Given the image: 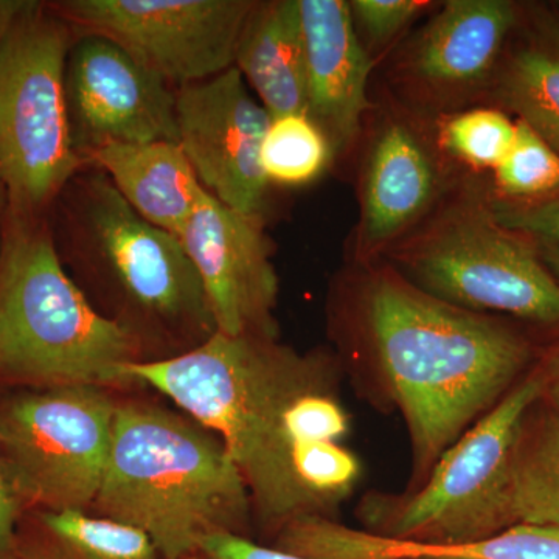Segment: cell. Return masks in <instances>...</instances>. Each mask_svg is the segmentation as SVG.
<instances>
[{
    "mask_svg": "<svg viewBox=\"0 0 559 559\" xmlns=\"http://www.w3.org/2000/svg\"><path fill=\"white\" fill-rule=\"evenodd\" d=\"M127 377L219 437L272 536L299 518H330L358 485L336 366L323 353L215 331L182 355L131 362Z\"/></svg>",
    "mask_w": 559,
    "mask_h": 559,
    "instance_id": "cell-1",
    "label": "cell"
},
{
    "mask_svg": "<svg viewBox=\"0 0 559 559\" xmlns=\"http://www.w3.org/2000/svg\"><path fill=\"white\" fill-rule=\"evenodd\" d=\"M337 316L406 421L414 489L535 358L506 320L437 299L381 260L349 270Z\"/></svg>",
    "mask_w": 559,
    "mask_h": 559,
    "instance_id": "cell-2",
    "label": "cell"
},
{
    "mask_svg": "<svg viewBox=\"0 0 559 559\" xmlns=\"http://www.w3.org/2000/svg\"><path fill=\"white\" fill-rule=\"evenodd\" d=\"M97 516L145 533L162 559L194 557L215 533L248 536L252 500L218 436L168 409L119 404Z\"/></svg>",
    "mask_w": 559,
    "mask_h": 559,
    "instance_id": "cell-3",
    "label": "cell"
},
{
    "mask_svg": "<svg viewBox=\"0 0 559 559\" xmlns=\"http://www.w3.org/2000/svg\"><path fill=\"white\" fill-rule=\"evenodd\" d=\"M135 330L95 310L61 263L46 219L3 216L0 388L130 384Z\"/></svg>",
    "mask_w": 559,
    "mask_h": 559,
    "instance_id": "cell-4",
    "label": "cell"
},
{
    "mask_svg": "<svg viewBox=\"0 0 559 559\" xmlns=\"http://www.w3.org/2000/svg\"><path fill=\"white\" fill-rule=\"evenodd\" d=\"M533 241L496 219L476 182H463L381 261L463 310L559 326V282Z\"/></svg>",
    "mask_w": 559,
    "mask_h": 559,
    "instance_id": "cell-5",
    "label": "cell"
},
{
    "mask_svg": "<svg viewBox=\"0 0 559 559\" xmlns=\"http://www.w3.org/2000/svg\"><path fill=\"white\" fill-rule=\"evenodd\" d=\"M543 393V374L535 366L443 452L419 487L400 496H367L359 507L367 532L415 543L465 544L513 527L511 455L522 423Z\"/></svg>",
    "mask_w": 559,
    "mask_h": 559,
    "instance_id": "cell-6",
    "label": "cell"
},
{
    "mask_svg": "<svg viewBox=\"0 0 559 559\" xmlns=\"http://www.w3.org/2000/svg\"><path fill=\"white\" fill-rule=\"evenodd\" d=\"M75 32L51 7L0 43V176L5 215L43 218L86 162L73 148L66 62Z\"/></svg>",
    "mask_w": 559,
    "mask_h": 559,
    "instance_id": "cell-7",
    "label": "cell"
},
{
    "mask_svg": "<svg viewBox=\"0 0 559 559\" xmlns=\"http://www.w3.org/2000/svg\"><path fill=\"white\" fill-rule=\"evenodd\" d=\"M119 404L97 385L0 395V447L27 511H87L108 463Z\"/></svg>",
    "mask_w": 559,
    "mask_h": 559,
    "instance_id": "cell-8",
    "label": "cell"
},
{
    "mask_svg": "<svg viewBox=\"0 0 559 559\" xmlns=\"http://www.w3.org/2000/svg\"><path fill=\"white\" fill-rule=\"evenodd\" d=\"M69 191V245L108 272L138 310L165 325L215 333L200 275L179 237L143 219L100 170Z\"/></svg>",
    "mask_w": 559,
    "mask_h": 559,
    "instance_id": "cell-9",
    "label": "cell"
},
{
    "mask_svg": "<svg viewBox=\"0 0 559 559\" xmlns=\"http://www.w3.org/2000/svg\"><path fill=\"white\" fill-rule=\"evenodd\" d=\"M253 0H64L51 5L75 33L103 36L175 90L234 68Z\"/></svg>",
    "mask_w": 559,
    "mask_h": 559,
    "instance_id": "cell-10",
    "label": "cell"
},
{
    "mask_svg": "<svg viewBox=\"0 0 559 559\" xmlns=\"http://www.w3.org/2000/svg\"><path fill=\"white\" fill-rule=\"evenodd\" d=\"M520 9L509 0H450L401 49L392 79L411 112L447 116L491 90Z\"/></svg>",
    "mask_w": 559,
    "mask_h": 559,
    "instance_id": "cell-11",
    "label": "cell"
},
{
    "mask_svg": "<svg viewBox=\"0 0 559 559\" xmlns=\"http://www.w3.org/2000/svg\"><path fill=\"white\" fill-rule=\"evenodd\" d=\"M75 35L64 87L70 138L81 159L87 164L94 151L117 143H179L175 87L112 40Z\"/></svg>",
    "mask_w": 559,
    "mask_h": 559,
    "instance_id": "cell-12",
    "label": "cell"
},
{
    "mask_svg": "<svg viewBox=\"0 0 559 559\" xmlns=\"http://www.w3.org/2000/svg\"><path fill=\"white\" fill-rule=\"evenodd\" d=\"M423 119L411 110L390 112L371 135L360 176L355 264L382 260L459 186L454 164L437 145L433 127H423Z\"/></svg>",
    "mask_w": 559,
    "mask_h": 559,
    "instance_id": "cell-13",
    "label": "cell"
},
{
    "mask_svg": "<svg viewBox=\"0 0 559 559\" xmlns=\"http://www.w3.org/2000/svg\"><path fill=\"white\" fill-rule=\"evenodd\" d=\"M179 145L201 186L227 207L261 216L270 187L260 151L271 116L237 68L176 90Z\"/></svg>",
    "mask_w": 559,
    "mask_h": 559,
    "instance_id": "cell-14",
    "label": "cell"
},
{
    "mask_svg": "<svg viewBox=\"0 0 559 559\" xmlns=\"http://www.w3.org/2000/svg\"><path fill=\"white\" fill-rule=\"evenodd\" d=\"M179 240L200 275L216 331L278 340V275L261 216L227 207L205 190Z\"/></svg>",
    "mask_w": 559,
    "mask_h": 559,
    "instance_id": "cell-15",
    "label": "cell"
},
{
    "mask_svg": "<svg viewBox=\"0 0 559 559\" xmlns=\"http://www.w3.org/2000/svg\"><path fill=\"white\" fill-rule=\"evenodd\" d=\"M299 10L308 116L336 156L355 145L371 108L367 87L373 60L353 24L349 2L299 0Z\"/></svg>",
    "mask_w": 559,
    "mask_h": 559,
    "instance_id": "cell-16",
    "label": "cell"
},
{
    "mask_svg": "<svg viewBox=\"0 0 559 559\" xmlns=\"http://www.w3.org/2000/svg\"><path fill=\"white\" fill-rule=\"evenodd\" d=\"M135 213L153 226L179 237L204 187L179 143H117L87 157Z\"/></svg>",
    "mask_w": 559,
    "mask_h": 559,
    "instance_id": "cell-17",
    "label": "cell"
},
{
    "mask_svg": "<svg viewBox=\"0 0 559 559\" xmlns=\"http://www.w3.org/2000/svg\"><path fill=\"white\" fill-rule=\"evenodd\" d=\"M234 68L272 117L307 114V70L299 0L255 2L242 27Z\"/></svg>",
    "mask_w": 559,
    "mask_h": 559,
    "instance_id": "cell-18",
    "label": "cell"
},
{
    "mask_svg": "<svg viewBox=\"0 0 559 559\" xmlns=\"http://www.w3.org/2000/svg\"><path fill=\"white\" fill-rule=\"evenodd\" d=\"M489 94L559 153V17H532L527 35L506 49Z\"/></svg>",
    "mask_w": 559,
    "mask_h": 559,
    "instance_id": "cell-19",
    "label": "cell"
},
{
    "mask_svg": "<svg viewBox=\"0 0 559 559\" xmlns=\"http://www.w3.org/2000/svg\"><path fill=\"white\" fill-rule=\"evenodd\" d=\"M17 559H162L140 530L87 511H27L17 525Z\"/></svg>",
    "mask_w": 559,
    "mask_h": 559,
    "instance_id": "cell-20",
    "label": "cell"
},
{
    "mask_svg": "<svg viewBox=\"0 0 559 559\" xmlns=\"http://www.w3.org/2000/svg\"><path fill=\"white\" fill-rule=\"evenodd\" d=\"M511 524L558 525L559 527V412L522 423L509 479Z\"/></svg>",
    "mask_w": 559,
    "mask_h": 559,
    "instance_id": "cell-21",
    "label": "cell"
},
{
    "mask_svg": "<svg viewBox=\"0 0 559 559\" xmlns=\"http://www.w3.org/2000/svg\"><path fill=\"white\" fill-rule=\"evenodd\" d=\"M334 159L325 132L307 114L272 117L260 162L267 182L283 187H301L314 182Z\"/></svg>",
    "mask_w": 559,
    "mask_h": 559,
    "instance_id": "cell-22",
    "label": "cell"
},
{
    "mask_svg": "<svg viewBox=\"0 0 559 559\" xmlns=\"http://www.w3.org/2000/svg\"><path fill=\"white\" fill-rule=\"evenodd\" d=\"M441 153L454 165L474 171H495L516 139V120L499 108H473L433 120Z\"/></svg>",
    "mask_w": 559,
    "mask_h": 559,
    "instance_id": "cell-23",
    "label": "cell"
},
{
    "mask_svg": "<svg viewBox=\"0 0 559 559\" xmlns=\"http://www.w3.org/2000/svg\"><path fill=\"white\" fill-rule=\"evenodd\" d=\"M495 202L520 204L559 191V153L525 121L516 120V139L506 159L492 171Z\"/></svg>",
    "mask_w": 559,
    "mask_h": 559,
    "instance_id": "cell-24",
    "label": "cell"
},
{
    "mask_svg": "<svg viewBox=\"0 0 559 559\" xmlns=\"http://www.w3.org/2000/svg\"><path fill=\"white\" fill-rule=\"evenodd\" d=\"M437 7L426 0H353V24L369 53L384 50L419 14Z\"/></svg>",
    "mask_w": 559,
    "mask_h": 559,
    "instance_id": "cell-25",
    "label": "cell"
},
{
    "mask_svg": "<svg viewBox=\"0 0 559 559\" xmlns=\"http://www.w3.org/2000/svg\"><path fill=\"white\" fill-rule=\"evenodd\" d=\"M496 219L536 241L559 245V191L538 201L506 204L491 200Z\"/></svg>",
    "mask_w": 559,
    "mask_h": 559,
    "instance_id": "cell-26",
    "label": "cell"
},
{
    "mask_svg": "<svg viewBox=\"0 0 559 559\" xmlns=\"http://www.w3.org/2000/svg\"><path fill=\"white\" fill-rule=\"evenodd\" d=\"M201 559H308L277 547L261 546L248 536L215 533L201 539L197 551Z\"/></svg>",
    "mask_w": 559,
    "mask_h": 559,
    "instance_id": "cell-27",
    "label": "cell"
},
{
    "mask_svg": "<svg viewBox=\"0 0 559 559\" xmlns=\"http://www.w3.org/2000/svg\"><path fill=\"white\" fill-rule=\"evenodd\" d=\"M24 509L11 484L2 447H0V559H17V525Z\"/></svg>",
    "mask_w": 559,
    "mask_h": 559,
    "instance_id": "cell-28",
    "label": "cell"
},
{
    "mask_svg": "<svg viewBox=\"0 0 559 559\" xmlns=\"http://www.w3.org/2000/svg\"><path fill=\"white\" fill-rule=\"evenodd\" d=\"M536 367L543 374V400L549 401L554 411L559 412V337L543 353Z\"/></svg>",
    "mask_w": 559,
    "mask_h": 559,
    "instance_id": "cell-29",
    "label": "cell"
},
{
    "mask_svg": "<svg viewBox=\"0 0 559 559\" xmlns=\"http://www.w3.org/2000/svg\"><path fill=\"white\" fill-rule=\"evenodd\" d=\"M44 3L32 0H0V43L9 38L10 33L36 13Z\"/></svg>",
    "mask_w": 559,
    "mask_h": 559,
    "instance_id": "cell-30",
    "label": "cell"
},
{
    "mask_svg": "<svg viewBox=\"0 0 559 559\" xmlns=\"http://www.w3.org/2000/svg\"><path fill=\"white\" fill-rule=\"evenodd\" d=\"M536 242H538L540 259H543L544 264H546L547 270L551 272V275L559 282V245L543 241Z\"/></svg>",
    "mask_w": 559,
    "mask_h": 559,
    "instance_id": "cell-31",
    "label": "cell"
},
{
    "mask_svg": "<svg viewBox=\"0 0 559 559\" xmlns=\"http://www.w3.org/2000/svg\"><path fill=\"white\" fill-rule=\"evenodd\" d=\"M7 212V191L5 186H3L2 176H0V218L5 216ZM2 221V219H0Z\"/></svg>",
    "mask_w": 559,
    "mask_h": 559,
    "instance_id": "cell-32",
    "label": "cell"
},
{
    "mask_svg": "<svg viewBox=\"0 0 559 559\" xmlns=\"http://www.w3.org/2000/svg\"><path fill=\"white\" fill-rule=\"evenodd\" d=\"M3 257V219L0 221V267H2Z\"/></svg>",
    "mask_w": 559,
    "mask_h": 559,
    "instance_id": "cell-33",
    "label": "cell"
},
{
    "mask_svg": "<svg viewBox=\"0 0 559 559\" xmlns=\"http://www.w3.org/2000/svg\"><path fill=\"white\" fill-rule=\"evenodd\" d=\"M425 559H468V558H425Z\"/></svg>",
    "mask_w": 559,
    "mask_h": 559,
    "instance_id": "cell-34",
    "label": "cell"
},
{
    "mask_svg": "<svg viewBox=\"0 0 559 559\" xmlns=\"http://www.w3.org/2000/svg\"><path fill=\"white\" fill-rule=\"evenodd\" d=\"M180 559H201V558L198 557V555H194V557H187V558H180Z\"/></svg>",
    "mask_w": 559,
    "mask_h": 559,
    "instance_id": "cell-35",
    "label": "cell"
},
{
    "mask_svg": "<svg viewBox=\"0 0 559 559\" xmlns=\"http://www.w3.org/2000/svg\"><path fill=\"white\" fill-rule=\"evenodd\" d=\"M558 5H559V3H558ZM558 9H559V7H558Z\"/></svg>",
    "mask_w": 559,
    "mask_h": 559,
    "instance_id": "cell-36",
    "label": "cell"
}]
</instances>
